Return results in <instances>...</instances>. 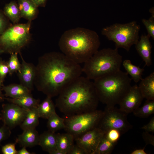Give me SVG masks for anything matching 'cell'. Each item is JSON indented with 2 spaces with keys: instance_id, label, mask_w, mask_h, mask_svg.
I'll return each mask as SVG.
<instances>
[{
  "instance_id": "6da1fadb",
  "label": "cell",
  "mask_w": 154,
  "mask_h": 154,
  "mask_svg": "<svg viewBox=\"0 0 154 154\" xmlns=\"http://www.w3.org/2000/svg\"><path fill=\"white\" fill-rule=\"evenodd\" d=\"M82 73V67L62 52L46 53L38 58L34 85L38 90L51 98L57 96Z\"/></svg>"
},
{
  "instance_id": "7a4b0ae2",
  "label": "cell",
  "mask_w": 154,
  "mask_h": 154,
  "mask_svg": "<svg viewBox=\"0 0 154 154\" xmlns=\"http://www.w3.org/2000/svg\"><path fill=\"white\" fill-rule=\"evenodd\" d=\"M57 96L55 106L66 116L95 110L99 101L93 82L81 76L65 87Z\"/></svg>"
},
{
  "instance_id": "3957f363",
  "label": "cell",
  "mask_w": 154,
  "mask_h": 154,
  "mask_svg": "<svg viewBox=\"0 0 154 154\" xmlns=\"http://www.w3.org/2000/svg\"><path fill=\"white\" fill-rule=\"evenodd\" d=\"M99 37L95 31L77 27L65 31L58 42L62 52L76 63H84L97 51L100 45Z\"/></svg>"
},
{
  "instance_id": "277c9868",
  "label": "cell",
  "mask_w": 154,
  "mask_h": 154,
  "mask_svg": "<svg viewBox=\"0 0 154 154\" xmlns=\"http://www.w3.org/2000/svg\"><path fill=\"white\" fill-rule=\"evenodd\" d=\"M131 80L120 69L94 80L99 101L108 106L119 105L130 89Z\"/></svg>"
},
{
  "instance_id": "5b68a950",
  "label": "cell",
  "mask_w": 154,
  "mask_h": 154,
  "mask_svg": "<svg viewBox=\"0 0 154 154\" xmlns=\"http://www.w3.org/2000/svg\"><path fill=\"white\" fill-rule=\"evenodd\" d=\"M117 48H105L97 51L84 63L82 72L90 80L120 70L122 57Z\"/></svg>"
},
{
  "instance_id": "8992f818",
  "label": "cell",
  "mask_w": 154,
  "mask_h": 154,
  "mask_svg": "<svg viewBox=\"0 0 154 154\" xmlns=\"http://www.w3.org/2000/svg\"><path fill=\"white\" fill-rule=\"evenodd\" d=\"M140 26L133 21L121 24L116 23L102 29V34L115 43L116 48H122L129 52L131 47L139 39Z\"/></svg>"
},
{
  "instance_id": "52a82bcc",
  "label": "cell",
  "mask_w": 154,
  "mask_h": 154,
  "mask_svg": "<svg viewBox=\"0 0 154 154\" xmlns=\"http://www.w3.org/2000/svg\"><path fill=\"white\" fill-rule=\"evenodd\" d=\"M31 21L11 25L0 35V46L5 53H19L30 42Z\"/></svg>"
},
{
  "instance_id": "ba28073f",
  "label": "cell",
  "mask_w": 154,
  "mask_h": 154,
  "mask_svg": "<svg viewBox=\"0 0 154 154\" xmlns=\"http://www.w3.org/2000/svg\"><path fill=\"white\" fill-rule=\"evenodd\" d=\"M104 112L95 110L70 116L64 118L67 133L78 137L86 132L97 127Z\"/></svg>"
},
{
  "instance_id": "9c48e42d",
  "label": "cell",
  "mask_w": 154,
  "mask_h": 154,
  "mask_svg": "<svg viewBox=\"0 0 154 154\" xmlns=\"http://www.w3.org/2000/svg\"><path fill=\"white\" fill-rule=\"evenodd\" d=\"M104 114L97 126L106 132L111 129L119 130L124 134L132 129V125L128 121L127 114L115 106H106Z\"/></svg>"
},
{
  "instance_id": "30bf717a",
  "label": "cell",
  "mask_w": 154,
  "mask_h": 154,
  "mask_svg": "<svg viewBox=\"0 0 154 154\" xmlns=\"http://www.w3.org/2000/svg\"><path fill=\"white\" fill-rule=\"evenodd\" d=\"M1 116L4 125L10 129L20 125L24 120L27 111L18 105L9 103L3 104Z\"/></svg>"
},
{
  "instance_id": "8fae6325",
  "label": "cell",
  "mask_w": 154,
  "mask_h": 154,
  "mask_svg": "<svg viewBox=\"0 0 154 154\" xmlns=\"http://www.w3.org/2000/svg\"><path fill=\"white\" fill-rule=\"evenodd\" d=\"M105 132L96 127L75 138L76 144L88 154H95L98 145Z\"/></svg>"
},
{
  "instance_id": "7c38bea8",
  "label": "cell",
  "mask_w": 154,
  "mask_h": 154,
  "mask_svg": "<svg viewBox=\"0 0 154 154\" xmlns=\"http://www.w3.org/2000/svg\"><path fill=\"white\" fill-rule=\"evenodd\" d=\"M138 86H131L129 91L119 104V109L128 114L139 108L143 99Z\"/></svg>"
},
{
  "instance_id": "4fadbf2b",
  "label": "cell",
  "mask_w": 154,
  "mask_h": 154,
  "mask_svg": "<svg viewBox=\"0 0 154 154\" xmlns=\"http://www.w3.org/2000/svg\"><path fill=\"white\" fill-rule=\"evenodd\" d=\"M19 54L22 62L20 71L17 73L20 84L31 91L34 86L36 66L32 63L26 62L21 52Z\"/></svg>"
},
{
  "instance_id": "5bb4252c",
  "label": "cell",
  "mask_w": 154,
  "mask_h": 154,
  "mask_svg": "<svg viewBox=\"0 0 154 154\" xmlns=\"http://www.w3.org/2000/svg\"><path fill=\"white\" fill-rule=\"evenodd\" d=\"M150 37L148 35H142L140 40L135 45L137 52L145 62V66H150L152 64V46L149 40Z\"/></svg>"
},
{
  "instance_id": "9a60e30c",
  "label": "cell",
  "mask_w": 154,
  "mask_h": 154,
  "mask_svg": "<svg viewBox=\"0 0 154 154\" xmlns=\"http://www.w3.org/2000/svg\"><path fill=\"white\" fill-rule=\"evenodd\" d=\"M22 133L18 135L15 142L22 147H32L38 145L39 136L36 128L23 130Z\"/></svg>"
},
{
  "instance_id": "2e32d148",
  "label": "cell",
  "mask_w": 154,
  "mask_h": 154,
  "mask_svg": "<svg viewBox=\"0 0 154 154\" xmlns=\"http://www.w3.org/2000/svg\"><path fill=\"white\" fill-rule=\"evenodd\" d=\"M21 18L32 21L37 17L38 7L31 0H18Z\"/></svg>"
},
{
  "instance_id": "e0dca14e",
  "label": "cell",
  "mask_w": 154,
  "mask_h": 154,
  "mask_svg": "<svg viewBox=\"0 0 154 154\" xmlns=\"http://www.w3.org/2000/svg\"><path fill=\"white\" fill-rule=\"evenodd\" d=\"M138 87L143 98L154 100V72L142 78Z\"/></svg>"
},
{
  "instance_id": "ac0fdd59",
  "label": "cell",
  "mask_w": 154,
  "mask_h": 154,
  "mask_svg": "<svg viewBox=\"0 0 154 154\" xmlns=\"http://www.w3.org/2000/svg\"><path fill=\"white\" fill-rule=\"evenodd\" d=\"M57 134L49 130L39 135L38 145L44 151L49 153L56 149Z\"/></svg>"
},
{
  "instance_id": "d6986e66",
  "label": "cell",
  "mask_w": 154,
  "mask_h": 154,
  "mask_svg": "<svg viewBox=\"0 0 154 154\" xmlns=\"http://www.w3.org/2000/svg\"><path fill=\"white\" fill-rule=\"evenodd\" d=\"M2 90L5 92V96L11 98L15 99L31 94V91L21 84H12L3 86Z\"/></svg>"
},
{
  "instance_id": "ffe728a7",
  "label": "cell",
  "mask_w": 154,
  "mask_h": 154,
  "mask_svg": "<svg viewBox=\"0 0 154 154\" xmlns=\"http://www.w3.org/2000/svg\"><path fill=\"white\" fill-rule=\"evenodd\" d=\"M74 137L68 133L57 134L56 149L64 153L68 154L74 145Z\"/></svg>"
},
{
  "instance_id": "44dd1931",
  "label": "cell",
  "mask_w": 154,
  "mask_h": 154,
  "mask_svg": "<svg viewBox=\"0 0 154 154\" xmlns=\"http://www.w3.org/2000/svg\"><path fill=\"white\" fill-rule=\"evenodd\" d=\"M5 99L9 103L17 104L27 111L33 108L37 107L40 102L39 100L34 98L32 94L17 98H7Z\"/></svg>"
},
{
  "instance_id": "7402d4cb",
  "label": "cell",
  "mask_w": 154,
  "mask_h": 154,
  "mask_svg": "<svg viewBox=\"0 0 154 154\" xmlns=\"http://www.w3.org/2000/svg\"><path fill=\"white\" fill-rule=\"evenodd\" d=\"M55 107L52 98L47 96L37 107L40 117L48 119L51 116L56 113Z\"/></svg>"
},
{
  "instance_id": "603a6c76",
  "label": "cell",
  "mask_w": 154,
  "mask_h": 154,
  "mask_svg": "<svg viewBox=\"0 0 154 154\" xmlns=\"http://www.w3.org/2000/svg\"><path fill=\"white\" fill-rule=\"evenodd\" d=\"M3 11L5 16L14 24L18 23L21 17L17 3L16 1H12L6 4Z\"/></svg>"
},
{
  "instance_id": "cb8c5ba5",
  "label": "cell",
  "mask_w": 154,
  "mask_h": 154,
  "mask_svg": "<svg viewBox=\"0 0 154 154\" xmlns=\"http://www.w3.org/2000/svg\"><path fill=\"white\" fill-rule=\"evenodd\" d=\"M39 118L37 107L28 110L25 119L20 125V127L23 130L36 128L39 124Z\"/></svg>"
},
{
  "instance_id": "d4e9b609",
  "label": "cell",
  "mask_w": 154,
  "mask_h": 154,
  "mask_svg": "<svg viewBox=\"0 0 154 154\" xmlns=\"http://www.w3.org/2000/svg\"><path fill=\"white\" fill-rule=\"evenodd\" d=\"M123 65L127 72L131 77V79L136 83H137L142 78L143 72L144 70L133 64L129 60L123 61Z\"/></svg>"
},
{
  "instance_id": "484cf974",
  "label": "cell",
  "mask_w": 154,
  "mask_h": 154,
  "mask_svg": "<svg viewBox=\"0 0 154 154\" xmlns=\"http://www.w3.org/2000/svg\"><path fill=\"white\" fill-rule=\"evenodd\" d=\"M135 116L145 118L154 113V100H147L143 106L139 107L133 112Z\"/></svg>"
},
{
  "instance_id": "4316f807",
  "label": "cell",
  "mask_w": 154,
  "mask_h": 154,
  "mask_svg": "<svg viewBox=\"0 0 154 154\" xmlns=\"http://www.w3.org/2000/svg\"><path fill=\"white\" fill-rule=\"evenodd\" d=\"M48 119L47 127L48 130L55 133L60 129H64L65 125L64 118H62L55 113L51 116Z\"/></svg>"
},
{
  "instance_id": "83f0119b",
  "label": "cell",
  "mask_w": 154,
  "mask_h": 154,
  "mask_svg": "<svg viewBox=\"0 0 154 154\" xmlns=\"http://www.w3.org/2000/svg\"><path fill=\"white\" fill-rule=\"evenodd\" d=\"M116 143L109 140L104 134L96 149L95 154H110Z\"/></svg>"
},
{
  "instance_id": "f1b7e54d",
  "label": "cell",
  "mask_w": 154,
  "mask_h": 154,
  "mask_svg": "<svg viewBox=\"0 0 154 154\" xmlns=\"http://www.w3.org/2000/svg\"><path fill=\"white\" fill-rule=\"evenodd\" d=\"M18 54L15 53L11 54V56L7 62L9 70V74L10 75L14 72L18 73L20 71L21 64L19 60Z\"/></svg>"
},
{
  "instance_id": "f546056e",
  "label": "cell",
  "mask_w": 154,
  "mask_h": 154,
  "mask_svg": "<svg viewBox=\"0 0 154 154\" xmlns=\"http://www.w3.org/2000/svg\"><path fill=\"white\" fill-rule=\"evenodd\" d=\"M142 21L148 33L147 35L154 39V15L148 19H142Z\"/></svg>"
},
{
  "instance_id": "4dcf8cb0",
  "label": "cell",
  "mask_w": 154,
  "mask_h": 154,
  "mask_svg": "<svg viewBox=\"0 0 154 154\" xmlns=\"http://www.w3.org/2000/svg\"><path fill=\"white\" fill-rule=\"evenodd\" d=\"M121 135L119 130L115 129H110L104 133V135L109 140L115 143H116Z\"/></svg>"
},
{
  "instance_id": "1f68e13d",
  "label": "cell",
  "mask_w": 154,
  "mask_h": 154,
  "mask_svg": "<svg viewBox=\"0 0 154 154\" xmlns=\"http://www.w3.org/2000/svg\"><path fill=\"white\" fill-rule=\"evenodd\" d=\"M11 25L9 19L0 10V35Z\"/></svg>"
},
{
  "instance_id": "d6a6232c",
  "label": "cell",
  "mask_w": 154,
  "mask_h": 154,
  "mask_svg": "<svg viewBox=\"0 0 154 154\" xmlns=\"http://www.w3.org/2000/svg\"><path fill=\"white\" fill-rule=\"evenodd\" d=\"M9 70L7 62L0 59V80L3 84L5 78L9 74Z\"/></svg>"
},
{
  "instance_id": "836d02e7",
  "label": "cell",
  "mask_w": 154,
  "mask_h": 154,
  "mask_svg": "<svg viewBox=\"0 0 154 154\" xmlns=\"http://www.w3.org/2000/svg\"><path fill=\"white\" fill-rule=\"evenodd\" d=\"M16 142L9 143L3 146L1 151L3 154H17V151L15 148Z\"/></svg>"
},
{
  "instance_id": "e575fe53",
  "label": "cell",
  "mask_w": 154,
  "mask_h": 154,
  "mask_svg": "<svg viewBox=\"0 0 154 154\" xmlns=\"http://www.w3.org/2000/svg\"><path fill=\"white\" fill-rule=\"evenodd\" d=\"M11 133V129L5 125H3L0 127V143L9 137Z\"/></svg>"
},
{
  "instance_id": "d590c367",
  "label": "cell",
  "mask_w": 154,
  "mask_h": 154,
  "mask_svg": "<svg viewBox=\"0 0 154 154\" xmlns=\"http://www.w3.org/2000/svg\"><path fill=\"white\" fill-rule=\"evenodd\" d=\"M142 137L146 145H151L154 146V136L146 131L143 132L142 134Z\"/></svg>"
},
{
  "instance_id": "8d00e7d4",
  "label": "cell",
  "mask_w": 154,
  "mask_h": 154,
  "mask_svg": "<svg viewBox=\"0 0 154 154\" xmlns=\"http://www.w3.org/2000/svg\"><path fill=\"white\" fill-rule=\"evenodd\" d=\"M68 154H88L85 150L77 144L74 145Z\"/></svg>"
},
{
  "instance_id": "74e56055",
  "label": "cell",
  "mask_w": 154,
  "mask_h": 154,
  "mask_svg": "<svg viewBox=\"0 0 154 154\" xmlns=\"http://www.w3.org/2000/svg\"><path fill=\"white\" fill-rule=\"evenodd\" d=\"M141 128L144 130L145 131L148 132H154V117L151 119L149 122L147 124L144 125Z\"/></svg>"
},
{
  "instance_id": "f35d334b",
  "label": "cell",
  "mask_w": 154,
  "mask_h": 154,
  "mask_svg": "<svg viewBox=\"0 0 154 154\" xmlns=\"http://www.w3.org/2000/svg\"><path fill=\"white\" fill-rule=\"evenodd\" d=\"M38 7H45L47 0H31Z\"/></svg>"
},
{
  "instance_id": "ab89813d",
  "label": "cell",
  "mask_w": 154,
  "mask_h": 154,
  "mask_svg": "<svg viewBox=\"0 0 154 154\" xmlns=\"http://www.w3.org/2000/svg\"><path fill=\"white\" fill-rule=\"evenodd\" d=\"M26 147H22L21 149L17 151V154H34L35 153H31L28 151L26 149Z\"/></svg>"
},
{
  "instance_id": "60d3db41",
  "label": "cell",
  "mask_w": 154,
  "mask_h": 154,
  "mask_svg": "<svg viewBox=\"0 0 154 154\" xmlns=\"http://www.w3.org/2000/svg\"><path fill=\"white\" fill-rule=\"evenodd\" d=\"M145 146L142 149H137L133 151L131 154H147L144 151Z\"/></svg>"
},
{
  "instance_id": "b9f144b4",
  "label": "cell",
  "mask_w": 154,
  "mask_h": 154,
  "mask_svg": "<svg viewBox=\"0 0 154 154\" xmlns=\"http://www.w3.org/2000/svg\"><path fill=\"white\" fill-rule=\"evenodd\" d=\"M3 86V84L0 80V102L4 101V99H5L2 92V87Z\"/></svg>"
},
{
  "instance_id": "7bdbcfd3",
  "label": "cell",
  "mask_w": 154,
  "mask_h": 154,
  "mask_svg": "<svg viewBox=\"0 0 154 154\" xmlns=\"http://www.w3.org/2000/svg\"><path fill=\"white\" fill-rule=\"evenodd\" d=\"M49 154H65L62 151L56 149L51 152Z\"/></svg>"
},
{
  "instance_id": "ee69618b",
  "label": "cell",
  "mask_w": 154,
  "mask_h": 154,
  "mask_svg": "<svg viewBox=\"0 0 154 154\" xmlns=\"http://www.w3.org/2000/svg\"><path fill=\"white\" fill-rule=\"evenodd\" d=\"M150 12L151 13L152 15H154V8L153 7L152 8L150 9L149 10Z\"/></svg>"
},
{
  "instance_id": "f6af8a7d",
  "label": "cell",
  "mask_w": 154,
  "mask_h": 154,
  "mask_svg": "<svg viewBox=\"0 0 154 154\" xmlns=\"http://www.w3.org/2000/svg\"><path fill=\"white\" fill-rule=\"evenodd\" d=\"M4 52V51L2 48L0 46V55Z\"/></svg>"
},
{
  "instance_id": "bcb514c9",
  "label": "cell",
  "mask_w": 154,
  "mask_h": 154,
  "mask_svg": "<svg viewBox=\"0 0 154 154\" xmlns=\"http://www.w3.org/2000/svg\"><path fill=\"white\" fill-rule=\"evenodd\" d=\"M1 113L0 111V116H1Z\"/></svg>"
}]
</instances>
